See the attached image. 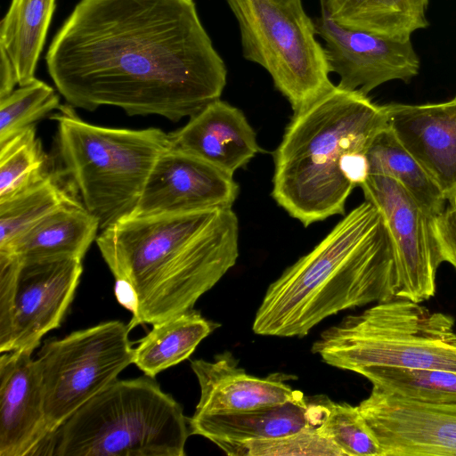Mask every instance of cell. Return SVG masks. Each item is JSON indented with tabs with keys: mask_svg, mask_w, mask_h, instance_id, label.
Masks as SVG:
<instances>
[{
	"mask_svg": "<svg viewBox=\"0 0 456 456\" xmlns=\"http://www.w3.org/2000/svg\"><path fill=\"white\" fill-rule=\"evenodd\" d=\"M432 229L443 261L456 269V200L433 217Z\"/></svg>",
	"mask_w": 456,
	"mask_h": 456,
	"instance_id": "cell-32",
	"label": "cell"
},
{
	"mask_svg": "<svg viewBox=\"0 0 456 456\" xmlns=\"http://www.w3.org/2000/svg\"><path fill=\"white\" fill-rule=\"evenodd\" d=\"M366 156L370 175L398 181L432 217L443 211L446 202L443 193L388 125L375 135Z\"/></svg>",
	"mask_w": 456,
	"mask_h": 456,
	"instance_id": "cell-24",
	"label": "cell"
},
{
	"mask_svg": "<svg viewBox=\"0 0 456 456\" xmlns=\"http://www.w3.org/2000/svg\"><path fill=\"white\" fill-rule=\"evenodd\" d=\"M54 89L37 78L0 98V143L59 108Z\"/></svg>",
	"mask_w": 456,
	"mask_h": 456,
	"instance_id": "cell-29",
	"label": "cell"
},
{
	"mask_svg": "<svg viewBox=\"0 0 456 456\" xmlns=\"http://www.w3.org/2000/svg\"><path fill=\"white\" fill-rule=\"evenodd\" d=\"M316 425L312 399L300 396L256 409L194 414L189 419L191 435L203 436L218 447L294 434Z\"/></svg>",
	"mask_w": 456,
	"mask_h": 456,
	"instance_id": "cell-19",
	"label": "cell"
},
{
	"mask_svg": "<svg viewBox=\"0 0 456 456\" xmlns=\"http://www.w3.org/2000/svg\"><path fill=\"white\" fill-rule=\"evenodd\" d=\"M82 272L78 258L21 261L13 293L10 337L2 354L34 351L47 332L60 327Z\"/></svg>",
	"mask_w": 456,
	"mask_h": 456,
	"instance_id": "cell-14",
	"label": "cell"
},
{
	"mask_svg": "<svg viewBox=\"0 0 456 456\" xmlns=\"http://www.w3.org/2000/svg\"><path fill=\"white\" fill-rule=\"evenodd\" d=\"M74 197L77 195L61 174L48 172L20 192L1 200L0 249Z\"/></svg>",
	"mask_w": 456,
	"mask_h": 456,
	"instance_id": "cell-25",
	"label": "cell"
},
{
	"mask_svg": "<svg viewBox=\"0 0 456 456\" xmlns=\"http://www.w3.org/2000/svg\"><path fill=\"white\" fill-rule=\"evenodd\" d=\"M456 97V96H455Z\"/></svg>",
	"mask_w": 456,
	"mask_h": 456,
	"instance_id": "cell-33",
	"label": "cell"
},
{
	"mask_svg": "<svg viewBox=\"0 0 456 456\" xmlns=\"http://www.w3.org/2000/svg\"><path fill=\"white\" fill-rule=\"evenodd\" d=\"M312 400L317 416L316 428L344 456H382L381 448L358 405L335 403L326 396Z\"/></svg>",
	"mask_w": 456,
	"mask_h": 456,
	"instance_id": "cell-27",
	"label": "cell"
},
{
	"mask_svg": "<svg viewBox=\"0 0 456 456\" xmlns=\"http://www.w3.org/2000/svg\"><path fill=\"white\" fill-rule=\"evenodd\" d=\"M372 388L398 398L429 403H456V371L376 366L361 370Z\"/></svg>",
	"mask_w": 456,
	"mask_h": 456,
	"instance_id": "cell-26",
	"label": "cell"
},
{
	"mask_svg": "<svg viewBox=\"0 0 456 456\" xmlns=\"http://www.w3.org/2000/svg\"><path fill=\"white\" fill-rule=\"evenodd\" d=\"M322 16L337 24L407 41L428 25V0H320Z\"/></svg>",
	"mask_w": 456,
	"mask_h": 456,
	"instance_id": "cell-21",
	"label": "cell"
},
{
	"mask_svg": "<svg viewBox=\"0 0 456 456\" xmlns=\"http://www.w3.org/2000/svg\"><path fill=\"white\" fill-rule=\"evenodd\" d=\"M170 145L192 153L233 175L259 152L256 135L243 112L220 99L168 134Z\"/></svg>",
	"mask_w": 456,
	"mask_h": 456,
	"instance_id": "cell-18",
	"label": "cell"
},
{
	"mask_svg": "<svg viewBox=\"0 0 456 456\" xmlns=\"http://www.w3.org/2000/svg\"><path fill=\"white\" fill-rule=\"evenodd\" d=\"M312 352L355 373L376 366L456 371L455 320L407 299L376 303L322 331Z\"/></svg>",
	"mask_w": 456,
	"mask_h": 456,
	"instance_id": "cell-7",
	"label": "cell"
},
{
	"mask_svg": "<svg viewBox=\"0 0 456 456\" xmlns=\"http://www.w3.org/2000/svg\"><path fill=\"white\" fill-rule=\"evenodd\" d=\"M216 327L192 309L152 325L134 348V362L144 375L159 372L188 359L198 345Z\"/></svg>",
	"mask_w": 456,
	"mask_h": 456,
	"instance_id": "cell-23",
	"label": "cell"
},
{
	"mask_svg": "<svg viewBox=\"0 0 456 456\" xmlns=\"http://www.w3.org/2000/svg\"><path fill=\"white\" fill-rule=\"evenodd\" d=\"M45 62L74 108L175 122L220 99L227 77L193 0H80Z\"/></svg>",
	"mask_w": 456,
	"mask_h": 456,
	"instance_id": "cell-1",
	"label": "cell"
},
{
	"mask_svg": "<svg viewBox=\"0 0 456 456\" xmlns=\"http://www.w3.org/2000/svg\"><path fill=\"white\" fill-rule=\"evenodd\" d=\"M20 264L17 256L0 253V352L10 337L13 293Z\"/></svg>",
	"mask_w": 456,
	"mask_h": 456,
	"instance_id": "cell-31",
	"label": "cell"
},
{
	"mask_svg": "<svg viewBox=\"0 0 456 456\" xmlns=\"http://www.w3.org/2000/svg\"><path fill=\"white\" fill-rule=\"evenodd\" d=\"M59 110L52 118L61 175L102 231L134 213L156 159L170 146L168 134L93 125L69 103Z\"/></svg>",
	"mask_w": 456,
	"mask_h": 456,
	"instance_id": "cell-6",
	"label": "cell"
},
{
	"mask_svg": "<svg viewBox=\"0 0 456 456\" xmlns=\"http://www.w3.org/2000/svg\"><path fill=\"white\" fill-rule=\"evenodd\" d=\"M239 24L242 53L262 66L294 113L335 86L324 46L301 0H226Z\"/></svg>",
	"mask_w": 456,
	"mask_h": 456,
	"instance_id": "cell-8",
	"label": "cell"
},
{
	"mask_svg": "<svg viewBox=\"0 0 456 456\" xmlns=\"http://www.w3.org/2000/svg\"><path fill=\"white\" fill-rule=\"evenodd\" d=\"M191 367L200 389L194 414L251 410L283 403L303 395L289 385L296 376L283 372L265 378L249 375L229 352L217 354L213 361L194 360Z\"/></svg>",
	"mask_w": 456,
	"mask_h": 456,
	"instance_id": "cell-17",
	"label": "cell"
},
{
	"mask_svg": "<svg viewBox=\"0 0 456 456\" xmlns=\"http://www.w3.org/2000/svg\"><path fill=\"white\" fill-rule=\"evenodd\" d=\"M189 419L154 378L116 379L74 411L40 455L184 456Z\"/></svg>",
	"mask_w": 456,
	"mask_h": 456,
	"instance_id": "cell-5",
	"label": "cell"
},
{
	"mask_svg": "<svg viewBox=\"0 0 456 456\" xmlns=\"http://www.w3.org/2000/svg\"><path fill=\"white\" fill-rule=\"evenodd\" d=\"M55 9V0H12L0 24V57L7 59L19 86L35 72Z\"/></svg>",
	"mask_w": 456,
	"mask_h": 456,
	"instance_id": "cell-22",
	"label": "cell"
},
{
	"mask_svg": "<svg viewBox=\"0 0 456 456\" xmlns=\"http://www.w3.org/2000/svg\"><path fill=\"white\" fill-rule=\"evenodd\" d=\"M238 193L233 175L170 145L156 159L132 215L232 208Z\"/></svg>",
	"mask_w": 456,
	"mask_h": 456,
	"instance_id": "cell-13",
	"label": "cell"
},
{
	"mask_svg": "<svg viewBox=\"0 0 456 456\" xmlns=\"http://www.w3.org/2000/svg\"><path fill=\"white\" fill-rule=\"evenodd\" d=\"M387 125L385 105L338 86L294 113L273 154L276 203L305 227L344 215L354 187L343 175L342 160L350 152L366 153Z\"/></svg>",
	"mask_w": 456,
	"mask_h": 456,
	"instance_id": "cell-4",
	"label": "cell"
},
{
	"mask_svg": "<svg viewBox=\"0 0 456 456\" xmlns=\"http://www.w3.org/2000/svg\"><path fill=\"white\" fill-rule=\"evenodd\" d=\"M100 230L98 220L74 197L19 236L0 253L22 262L83 259Z\"/></svg>",
	"mask_w": 456,
	"mask_h": 456,
	"instance_id": "cell-20",
	"label": "cell"
},
{
	"mask_svg": "<svg viewBox=\"0 0 456 456\" xmlns=\"http://www.w3.org/2000/svg\"><path fill=\"white\" fill-rule=\"evenodd\" d=\"M48 172L47 158L34 124L0 143V201L20 192Z\"/></svg>",
	"mask_w": 456,
	"mask_h": 456,
	"instance_id": "cell-28",
	"label": "cell"
},
{
	"mask_svg": "<svg viewBox=\"0 0 456 456\" xmlns=\"http://www.w3.org/2000/svg\"><path fill=\"white\" fill-rule=\"evenodd\" d=\"M95 240L132 330L193 309L235 265L239 221L232 208L129 215Z\"/></svg>",
	"mask_w": 456,
	"mask_h": 456,
	"instance_id": "cell-2",
	"label": "cell"
},
{
	"mask_svg": "<svg viewBox=\"0 0 456 456\" xmlns=\"http://www.w3.org/2000/svg\"><path fill=\"white\" fill-rule=\"evenodd\" d=\"M324 41L330 71L338 75V86L366 95L380 85L409 81L419 70L411 39L398 41L359 29L344 28L321 16L314 19Z\"/></svg>",
	"mask_w": 456,
	"mask_h": 456,
	"instance_id": "cell-12",
	"label": "cell"
},
{
	"mask_svg": "<svg viewBox=\"0 0 456 456\" xmlns=\"http://www.w3.org/2000/svg\"><path fill=\"white\" fill-rule=\"evenodd\" d=\"M365 200L380 212L392 241L402 299L422 303L436 292V273L444 262L432 219L395 179L370 175L360 185Z\"/></svg>",
	"mask_w": 456,
	"mask_h": 456,
	"instance_id": "cell-10",
	"label": "cell"
},
{
	"mask_svg": "<svg viewBox=\"0 0 456 456\" xmlns=\"http://www.w3.org/2000/svg\"><path fill=\"white\" fill-rule=\"evenodd\" d=\"M219 448L231 456H344L316 426L281 437L228 444Z\"/></svg>",
	"mask_w": 456,
	"mask_h": 456,
	"instance_id": "cell-30",
	"label": "cell"
},
{
	"mask_svg": "<svg viewBox=\"0 0 456 456\" xmlns=\"http://www.w3.org/2000/svg\"><path fill=\"white\" fill-rule=\"evenodd\" d=\"M130 330L110 321L45 341L36 362L51 434L133 363Z\"/></svg>",
	"mask_w": 456,
	"mask_h": 456,
	"instance_id": "cell-9",
	"label": "cell"
},
{
	"mask_svg": "<svg viewBox=\"0 0 456 456\" xmlns=\"http://www.w3.org/2000/svg\"><path fill=\"white\" fill-rule=\"evenodd\" d=\"M402 299L395 252L379 209L365 200L268 287L256 334L304 337L340 311Z\"/></svg>",
	"mask_w": 456,
	"mask_h": 456,
	"instance_id": "cell-3",
	"label": "cell"
},
{
	"mask_svg": "<svg viewBox=\"0 0 456 456\" xmlns=\"http://www.w3.org/2000/svg\"><path fill=\"white\" fill-rule=\"evenodd\" d=\"M32 350L0 357V456L40 455L52 436Z\"/></svg>",
	"mask_w": 456,
	"mask_h": 456,
	"instance_id": "cell-15",
	"label": "cell"
},
{
	"mask_svg": "<svg viewBox=\"0 0 456 456\" xmlns=\"http://www.w3.org/2000/svg\"><path fill=\"white\" fill-rule=\"evenodd\" d=\"M358 407L382 456H456V403L409 401L372 388Z\"/></svg>",
	"mask_w": 456,
	"mask_h": 456,
	"instance_id": "cell-11",
	"label": "cell"
},
{
	"mask_svg": "<svg viewBox=\"0 0 456 456\" xmlns=\"http://www.w3.org/2000/svg\"><path fill=\"white\" fill-rule=\"evenodd\" d=\"M388 126L446 201L456 200V97L440 103L385 105Z\"/></svg>",
	"mask_w": 456,
	"mask_h": 456,
	"instance_id": "cell-16",
	"label": "cell"
}]
</instances>
